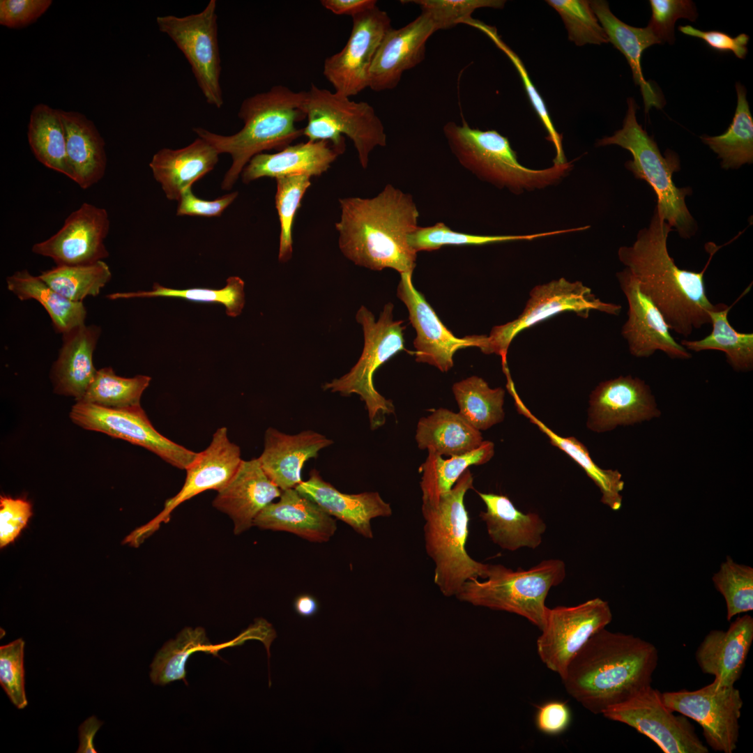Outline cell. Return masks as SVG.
I'll return each instance as SVG.
<instances>
[{
  "instance_id": "6da1fadb",
  "label": "cell",
  "mask_w": 753,
  "mask_h": 753,
  "mask_svg": "<svg viewBox=\"0 0 753 753\" xmlns=\"http://www.w3.org/2000/svg\"><path fill=\"white\" fill-rule=\"evenodd\" d=\"M672 227L655 208L647 227L637 234L630 246L618 251L620 261L638 282L640 291L662 315L669 330L687 337L696 329L710 324L703 275L714 254L722 246L709 243V259L701 272L680 269L667 249Z\"/></svg>"
},
{
  "instance_id": "7a4b0ae2",
  "label": "cell",
  "mask_w": 753,
  "mask_h": 753,
  "mask_svg": "<svg viewBox=\"0 0 753 753\" xmlns=\"http://www.w3.org/2000/svg\"><path fill=\"white\" fill-rule=\"evenodd\" d=\"M335 224L341 252L355 265L372 271L392 268L412 273L417 253L408 237L419 226V211L410 194L391 184L375 197L339 199Z\"/></svg>"
},
{
  "instance_id": "3957f363",
  "label": "cell",
  "mask_w": 753,
  "mask_h": 753,
  "mask_svg": "<svg viewBox=\"0 0 753 753\" xmlns=\"http://www.w3.org/2000/svg\"><path fill=\"white\" fill-rule=\"evenodd\" d=\"M658 653L651 643L604 628L592 635L562 678L567 692L594 714L651 685Z\"/></svg>"
},
{
  "instance_id": "277c9868",
  "label": "cell",
  "mask_w": 753,
  "mask_h": 753,
  "mask_svg": "<svg viewBox=\"0 0 753 753\" xmlns=\"http://www.w3.org/2000/svg\"><path fill=\"white\" fill-rule=\"evenodd\" d=\"M307 91H294L282 85L245 98L238 116L243 127L232 135L213 133L202 128H193L198 137L220 153L231 155L232 163L222 183L230 190L244 167L256 155L271 149L282 150L303 135L296 123L306 119Z\"/></svg>"
},
{
  "instance_id": "5b68a950",
  "label": "cell",
  "mask_w": 753,
  "mask_h": 753,
  "mask_svg": "<svg viewBox=\"0 0 753 753\" xmlns=\"http://www.w3.org/2000/svg\"><path fill=\"white\" fill-rule=\"evenodd\" d=\"M474 489L467 469L452 488L432 500H423V534L427 555L434 564V582L447 597L455 596L468 580L486 579L490 564L474 560L466 550L469 517L464 496Z\"/></svg>"
},
{
  "instance_id": "8992f818",
  "label": "cell",
  "mask_w": 753,
  "mask_h": 753,
  "mask_svg": "<svg viewBox=\"0 0 753 753\" xmlns=\"http://www.w3.org/2000/svg\"><path fill=\"white\" fill-rule=\"evenodd\" d=\"M449 147L462 167L482 181L515 194L558 183L572 167V162L533 169L521 165L508 139L496 130L471 128L449 121L443 126Z\"/></svg>"
},
{
  "instance_id": "52a82bcc",
  "label": "cell",
  "mask_w": 753,
  "mask_h": 753,
  "mask_svg": "<svg viewBox=\"0 0 753 753\" xmlns=\"http://www.w3.org/2000/svg\"><path fill=\"white\" fill-rule=\"evenodd\" d=\"M628 111L623 128L612 136L605 137L597 146L618 145L630 152L632 160L625 167L635 178L646 181L657 196L655 206L659 214L680 236L691 238L697 229V224L686 206L685 197L692 193L690 188H677L672 179L673 173L680 169L678 155L668 151L663 156L654 141L636 118L637 105L632 98L628 99Z\"/></svg>"
},
{
  "instance_id": "ba28073f",
  "label": "cell",
  "mask_w": 753,
  "mask_h": 753,
  "mask_svg": "<svg viewBox=\"0 0 753 753\" xmlns=\"http://www.w3.org/2000/svg\"><path fill=\"white\" fill-rule=\"evenodd\" d=\"M566 576L565 563L547 559L528 570H512L490 564L484 581H466L455 597L475 606L505 611L523 616L540 630L545 623V600L552 587Z\"/></svg>"
},
{
  "instance_id": "9c48e42d",
  "label": "cell",
  "mask_w": 753,
  "mask_h": 753,
  "mask_svg": "<svg viewBox=\"0 0 753 753\" xmlns=\"http://www.w3.org/2000/svg\"><path fill=\"white\" fill-rule=\"evenodd\" d=\"M393 305L386 303L376 320L374 314L364 305L356 314L364 335V346L360 357L349 372L334 379L322 386L324 390L338 393L343 396L357 394L365 402L370 427L376 429L386 423V416L395 413L393 402L382 396L374 385V374L383 364L404 348L402 321L393 319Z\"/></svg>"
},
{
  "instance_id": "30bf717a",
  "label": "cell",
  "mask_w": 753,
  "mask_h": 753,
  "mask_svg": "<svg viewBox=\"0 0 753 753\" xmlns=\"http://www.w3.org/2000/svg\"><path fill=\"white\" fill-rule=\"evenodd\" d=\"M305 112L303 135L307 141H328L344 153L345 135L352 140L364 169L371 152L386 145L384 126L368 102H356L312 84L307 91Z\"/></svg>"
},
{
  "instance_id": "8fae6325",
  "label": "cell",
  "mask_w": 753,
  "mask_h": 753,
  "mask_svg": "<svg viewBox=\"0 0 753 753\" xmlns=\"http://www.w3.org/2000/svg\"><path fill=\"white\" fill-rule=\"evenodd\" d=\"M621 305L602 301L581 282L561 277L533 287L522 314L512 321L492 328L479 348L486 354L495 353L507 363L506 356L512 340L522 330L554 315L572 312L587 318L591 310L618 315Z\"/></svg>"
},
{
  "instance_id": "7c38bea8",
  "label": "cell",
  "mask_w": 753,
  "mask_h": 753,
  "mask_svg": "<svg viewBox=\"0 0 753 753\" xmlns=\"http://www.w3.org/2000/svg\"><path fill=\"white\" fill-rule=\"evenodd\" d=\"M156 22L160 31L174 43L188 61L207 103L220 109L224 98L220 82L222 67L217 1L210 0L198 13L183 17L158 16Z\"/></svg>"
},
{
  "instance_id": "4fadbf2b",
  "label": "cell",
  "mask_w": 753,
  "mask_h": 753,
  "mask_svg": "<svg viewBox=\"0 0 753 753\" xmlns=\"http://www.w3.org/2000/svg\"><path fill=\"white\" fill-rule=\"evenodd\" d=\"M70 418L75 424L85 429L102 432L143 447L180 469L186 470L199 453L160 434L153 427L141 405L109 409L77 402L70 411Z\"/></svg>"
},
{
  "instance_id": "5bb4252c",
  "label": "cell",
  "mask_w": 753,
  "mask_h": 753,
  "mask_svg": "<svg viewBox=\"0 0 753 753\" xmlns=\"http://www.w3.org/2000/svg\"><path fill=\"white\" fill-rule=\"evenodd\" d=\"M662 698L673 712L697 722L708 745L715 751L731 753L736 749L743 699L734 685H722L714 680L694 691L682 689L663 692Z\"/></svg>"
},
{
  "instance_id": "9a60e30c",
  "label": "cell",
  "mask_w": 753,
  "mask_h": 753,
  "mask_svg": "<svg viewBox=\"0 0 753 753\" xmlns=\"http://www.w3.org/2000/svg\"><path fill=\"white\" fill-rule=\"evenodd\" d=\"M611 620L608 602L599 598L573 607H547L545 623L537 640L540 658L562 679L581 647Z\"/></svg>"
},
{
  "instance_id": "2e32d148",
  "label": "cell",
  "mask_w": 753,
  "mask_h": 753,
  "mask_svg": "<svg viewBox=\"0 0 753 753\" xmlns=\"http://www.w3.org/2000/svg\"><path fill=\"white\" fill-rule=\"evenodd\" d=\"M604 717L625 724L653 740L664 753H708V747L684 715H676L651 685L609 707Z\"/></svg>"
},
{
  "instance_id": "e0dca14e",
  "label": "cell",
  "mask_w": 753,
  "mask_h": 753,
  "mask_svg": "<svg viewBox=\"0 0 753 753\" xmlns=\"http://www.w3.org/2000/svg\"><path fill=\"white\" fill-rule=\"evenodd\" d=\"M353 26L344 47L326 58L323 74L335 92L350 98L369 86V71L374 55L391 29L388 13L377 6L352 17Z\"/></svg>"
},
{
  "instance_id": "ac0fdd59",
  "label": "cell",
  "mask_w": 753,
  "mask_h": 753,
  "mask_svg": "<svg viewBox=\"0 0 753 753\" xmlns=\"http://www.w3.org/2000/svg\"><path fill=\"white\" fill-rule=\"evenodd\" d=\"M242 461L240 448L230 441L227 429H218L210 445L198 453L185 470L186 478L181 490L165 501L162 510L153 519L131 533L126 542L138 546L162 524L169 522L172 512L179 505L205 491L221 490L234 476Z\"/></svg>"
},
{
  "instance_id": "d6986e66",
  "label": "cell",
  "mask_w": 753,
  "mask_h": 753,
  "mask_svg": "<svg viewBox=\"0 0 753 753\" xmlns=\"http://www.w3.org/2000/svg\"><path fill=\"white\" fill-rule=\"evenodd\" d=\"M397 296L406 305L409 319L416 332L413 340L416 361L446 372L452 368L453 356L459 349L480 347L485 335L455 337L441 322L425 297L414 287L412 273L400 274Z\"/></svg>"
},
{
  "instance_id": "ffe728a7",
  "label": "cell",
  "mask_w": 753,
  "mask_h": 753,
  "mask_svg": "<svg viewBox=\"0 0 753 753\" xmlns=\"http://www.w3.org/2000/svg\"><path fill=\"white\" fill-rule=\"evenodd\" d=\"M106 209L84 203L49 238L34 244L32 252L51 258L56 265L87 264L109 256L105 239L109 231Z\"/></svg>"
},
{
  "instance_id": "44dd1931",
  "label": "cell",
  "mask_w": 753,
  "mask_h": 753,
  "mask_svg": "<svg viewBox=\"0 0 753 753\" xmlns=\"http://www.w3.org/2000/svg\"><path fill=\"white\" fill-rule=\"evenodd\" d=\"M655 397L645 381L631 375L600 383L591 392L587 427L595 432L611 431L658 418Z\"/></svg>"
},
{
  "instance_id": "7402d4cb",
  "label": "cell",
  "mask_w": 753,
  "mask_h": 753,
  "mask_svg": "<svg viewBox=\"0 0 753 753\" xmlns=\"http://www.w3.org/2000/svg\"><path fill=\"white\" fill-rule=\"evenodd\" d=\"M616 277L628 303V319L621 335L630 353L636 358H648L660 351L671 359L690 358L692 353L672 337L662 315L640 291L630 272L624 268L616 273Z\"/></svg>"
},
{
  "instance_id": "603a6c76",
  "label": "cell",
  "mask_w": 753,
  "mask_h": 753,
  "mask_svg": "<svg viewBox=\"0 0 753 753\" xmlns=\"http://www.w3.org/2000/svg\"><path fill=\"white\" fill-rule=\"evenodd\" d=\"M436 31L431 17L423 12L404 26L390 29L371 64L368 87L376 92L397 87L403 73L425 59L427 41Z\"/></svg>"
},
{
  "instance_id": "cb8c5ba5",
  "label": "cell",
  "mask_w": 753,
  "mask_h": 753,
  "mask_svg": "<svg viewBox=\"0 0 753 753\" xmlns=\"http://www.w3.org/2000/svg\"><path fill=\"white\" fill-rule=\"evenodd\" d=\"M282 492L266 474L259 458L243 460L230 481L218 492L213 505L231 518L234 533L239 535L254 526L257 515Z\"/></svg>"
},
{
  "instance_id": "d4e9b609",
  "label": "cell",
  "mask_w": 753,
  "mask_h": 753,
  "mask_svg": "<svg viewBox=\"0 0 753 753\" xmlns=\"http://www.w3.org/2000/svg\"><path fill=\"white\" fill-rule=\"evenodd\" d=\"M259 460L266 474L282 491L295 488L302 480L304 463L317 458L319 452L333 441L313 430L287 434L269 427Z\"/></svg>"
},
{
  "instance_id": "484cf974",
  "label": "cell",
  "mask_w": 753,
  "mask_h": 753,
  "mask_svg": "<svg viewBox=\"0 0 753 753\" xmlns=\"http://www.w3.org/2000/svg\"><path fill=\"white\" fill-rule=\"evenodd\" d=\"M295 489L315 502L324 511L349 525L356 533L372 538L371 520L379 517H390L393 510L377 492L344 494L326 482L319 471L313 469L310 478Z\"/></svg>"
},
{
  "instance_id": "4316f807",
  "label": "cell",
  "mask_w": 753,
  "mask_h": 753,
  "mask_svg": "<svg viewBox=\"0 0 753 753\" xmlns=\"http://www.w3.org/2000/svg\"><path fill=\"white\" fill-rule=\"evenodd\" d=\"M752 641V617H738L727 631L714 630L706 635L696 651L697 662L720 685L733 686L743 673Z\"/></svg>"
},
{
  "instance_id": "83f0119b",
  "label": "cell",
  "mask_w": 753,
  "mask_h": 753,
  "mask_svg": "<svg viewBox=\"0 0 753 753\" xmlns=\"http://www.w3.org/2000/svg\"><path fill=\"white\" fill-rule=\"evenodd\" d=\"M279 498L263 509L254 526L289 532L314 542H327L335 534L337 524L332 516L295 488L282 491Z\"/></svg>"
},
{
  "instance_id": "f1b7e54d",
  "label": "cell",
  "mask_w": 753,
  "mask_h": 753,
  "mask_svg": "<svg viewBox=\"0 0 753 753\" xmlns=\"http://www.w3.org/2000/svg\"><path fill=\"white\" fill-rule=\"evenodd\" d=\"M342 153L328 141H307L289 145L275 153H261L244 167L242 181L248 183L264 177L277 178L298 174L319 176Z\"/></svg>"
},
{
  "instance_id": "f546056e",
  "label": "cell",
  "mask_w": 753,
  "mask_h": 753,
  "mask_svg": "<svg viewBox=\"0 0 753 753\" xmlns=\"http://www.w3.org/2000/svg\"><path fill=\"white\" fill-rule=\"evenodd\" d=\"M476 492L486 506L479 517L494 544L511 552L540 545L546 524L538 514L523 513L505 495Z\"/></svg>"
},
{
  "instance_id": "4dcf8cb0",
  "label": "cell",
  "mask_w": 753,
  "mask_h": 753,
  "mask_svg": "<svg viewBox=\"0 0 753 753\" xmlns=\"http://www.w3.org/2000/svg\"><path fill=\"white\" fill-rule=\"evenodd\" d=\"M219 154L211 144L198 137L184 148L159 150L149 167L167 198L178 201L185 190L213 169Z\"/></svg>"
},
{
  "instance_id": "1f68e13d",
  "label": "cell",
  "mask_w": 753,
  "mask_h": 753,
  "mask_svg": "<svg viewBox=\"0 0 753 753\" xmlns=\"http://www.w3.org/2000/svg\"><path fill=\"white\" fill-rule=\"evenodd\" d=\"M100 334L98 326L85 324L63 334V344L51 371L55 393L77 401L82 399L97 372L93 354Z\"/></svg>"
},
{
  "instance_id": "d6a6232c",
  "label": "cell",
  "mask_w": 753,
  "mask_h": 753,
  "mask_svg": "<svg viewBox=\"0 0 753 753\" xmlns=\"http://www.w3.org/2000/svg\"><path fill=\"white\" fill-rule=\"evenodd\" d=\"M63 123L68 165L81 188L88 189L105 175V141L93 122L83 114L60 109Z\"/></svg>"
},
{
  "instance_id": "836d02e7",
  "label": "cell",
  "mask_w": 753,
  "mask_h": 753,
  "mask_svg": "<svg viewBox=\"0 0 753 753\" xmlns=\"http://www.w3.org/2000/svg\"><path fill=\"white\" fill-rule=\"evenodd\" d=\"M590 3L609 42L625 56L630 65L633 80L639 86L643 96L645 112L647 114L653 107L661 109L662 100L655 88L645 79L641 66L643 52L660 41L648 26L634 27L616 17L606 1H590Z\"/></svg>"
},
{
  "instance_id": "e575fe53",
  "label": "cell",
  "mask_w": 753,
  "mask_h": 753,
  "mask_svg": "<svg viewBox=\"0 0 753 753\" xmlns=\"http://www.w3.org/2000/svg\"><path fill=\"white\" fill-rule=\"evenodd\" d=\"M507 388L512 396L519 413L528 418L536 425L549 439L555 447L565 452L586 472V475L599 488L601 502L613 510H618L622 505L621 492L624 488L621 473L617 470L604 469L598 466L591 459L586 447L573 436L563 437L556 434L545 424L536 418L524 405L516 392L510 376H507Z\"/></svg>"
},
{
  "instance_id": "d590c367",
  "label": "cell",
  "mask_w": 753,
  "mask_h": 753,
  "mask_svg": "<svg viewBox=\"0 0 753 753\" xmlns=\"http://www.w3.org/2000/svg\"><path fill=\"white\" fill-rule=\"evenodd\" d=\"M415 438L420 449L449 457L470 452L484 441L480 431L459 413L445 408L434 410L421 418Z\"/></svg>"
},
{
  "instance_id": "8d00e7d4",
  "label": "cell",
  "mask_w": 753,
  "mask_h": 753,
  "mask_svg": "<svg viewBox=\"0 0 753 753\" xmlns=\"http://www.w3.org/2000/svg\"><path fill=\"white\" fill-rule=\"evenodd\" d=\"M752 285V284H751ZM750 285L740 296L730 306L725 303L715 304L708 312L711 333L701 340H682L680 344L687 350L699 352L717 350L725 353L727 362L738 372H748L753 368V333H740L730 324L728 314L732 307L750 289Z\"/></svg>"
},
{
  "instance_id": "74e56055",
  "label": "cell",
  "mask_w": 753,
  "mask_h": 753,
  "mask_svg": "<svg viewBox=\"0 0 753 753\" xmlns=\"http://www.w3.org/2000/svg\"><path fill=\"white\" fill-rule=\"evenodd\" d=\"M6 284L8 289L20 300L33 299L39 302L49 314L56 332L63 335L85 324L86 310L83 302L67 299L27 270L8 276Z\"/></svg>"
},
{
  "instance_id": "f35d334b",
  "label": "cell",
  "mask_w": 753,
  "mask_h": 753,
  "mask_svg": "<svg viewBox=\"0 0 753 753\" xmlns=\"http://www.w3.org/2000/svg\"><path fill=\"white\" fill-rule=\"evenodd\" d=\"M27 137L34 156L41 164L73 181L60 109L43 103L36 105L30 114Z\"/></svg>"
},
{
  "instance_id": "ab89813d",
  "label": "cell",
  "mask_w": 753,
  "mask_h": 753,
  "mask_svg": "<svg viewBox=\"0 0 753 753\" xmlns=\"http://www.w3.org/2000/svg\"><path fill=\"white\" fill-rule=\"evenodd\" d=\"M227 645H213L202 627L184 628L157 652L151 664L150 678L155 685H165L175 680H185V664L195 652L202 651L214 655Z\"/></svg>"
},
{
  "instance_id": "60d3db41",
  "label": "cell",
  "mask_w": 753,
  "mask_h": 753,
  "mask_svg": "<svg viewBox=\"0 0 753 753\" xmlns=\"http://www.w3.org/2000/svg\"><path fill=\"white\" fill-rule=\"evenodd\" d=\"M494 455V444L490 441H483L477 448L448 459L428 451L425 461L419 468L422 474L420 482L422 500H432L450 491L469 466L484 464Z\"/></svg>"
},
{
  "instance_id": "b9f144b4",
  "label": "cell",
  "mask_w": 753,
  "mask_h": 753,
  "mask_svg": "<svg viewBox=\"0 0 753 753\" xmlns=\"http://www.w3.org/2000/svg\"><path fill=\"white\" fill-rule=\"evenodd\" d=\"M737 106L728 129L717 136H703L702 142L717 154L724 169L739 168L753 162V118L746 98V89L736 84Z\"/></svg>"
},
{
  "instance_id": "7bdbcfd3",
  "label": "cell",
  "mask_w": 753,
  "mask_h": 753,
  "mask_svg": "<svg viewBox=\"0 0 753 753\" xmlns=\"http://www.w3.org/2000/svg\"><path fill=\"white\" fill-rule=\"evenodd\" d=\"M452 390L458 413L476 429L487 430L503 420V388H491L482 378L471 376L455 383Z\"/></svg>"
},
{
  "instance_id": "ee69618b",
  "label": "cell",
  "mask_w": 753,
  "mask_h": 753,
  "mask_svg": "<svg viewBox=\"0 0 753 753\" xmlns=\"http://www.w3.org/2000/svg\"><path fill=\"white\" fill-rule=\"evenodd\" d=\"M39 277L67 299L82 302L96 296L112 277L109 266L103 260L80 265H56L43 271Z\"/></svg>"
},
{
  "instance_id": "f6af8a7d",
  "label": "cell",
  "mask_w": 753,
  "mask_h": 753,
  "mask_svg": "<svg viewBox=\"0 0 753 753\" xmlns=\"http://www.w3.org/2000/svg\"><path fill=\"white\" fill-rule=\"evenodd\" d=\"M572 231L571 228L524 235H477L456 231L443 222H437L432 226L418 227L409 234L408 243L417 253L436 250L447 245H482L508 241H532Z\"/></svg>"
},
{
  "instance_id": "bcb514c9",
  "label": "cell",
  "mask_w": 753,
  "mask_h": 753,
  "mask_svg": "<svg viewBox=\"0 0 753 753\" xmlns=\"http://www.w3.org/2000/svg\"><path fill=\"white\" fill-rule=\"evenodd\" d=\"M151 377L137 375L132 378L117 376L110 367L97 370L82 399L77 402L94 404L109 409H123L140 405V399L149 386Z\"/></svg>"
},
{
  "instance_id": "7dc6e473",
  "label": "cell",
  "mask_w": 753,
  "mask_h": 753,
  "mask_svg": "<svg viewBox=\"0 0 753 753\" xmlns=\"http://www.w3.org/2000/svg\"><path fill=\"white\" fill-rule=\"evenodd\" d=\"M245 283L237 276L227 278L225 287L220 289L209 288H191L187 289H174L167 288L158 283H154L151 291L134 292H119L108 294L111 300L132 298L174 297L181 298L190 301L201 303H217L225 305L229 317H236L241 312L245 305Z\"/></svg>"
},
{
  "instance_id": "c3c4849f",
  "label": "cell",
  "mask_w": 753,
  "mask_h": 753,
  "mask_svg": "<svg viewBox=\"0 0 753 753\" xmlns=\"http://www.w3.org/2000/svg\"><path fill=\"white\" fill-rule=\"evenodd\" d=\"M311 176L298 174L275 178V207L280 223L278 260L287 262L293 252L292 228L302 199L311 185Z\"/></svg>"
},
{
  "instance_id": "681fc988",
  "label": "cell",
  "mask_w": 753,
  "mask_h": 753,
  "mask_svg": "<svg viewBox=\"0 0 753 753\" xmlns=\"http://www.w3.org/2000/svg\"><path fill=\"white\" fill-rule=\"evenodd\" d=\"M716 590L724 597L727 619L753 610V568L738 564L727 556L718 572L713 576Z\"/></svg>"
},
{
  "instance_id": "f907efd6",
  "label": "cell",
  "mask_w": 753,
  "mask_h": 753,
  "mask_svg": "<svg viewBox=\"0 0 753 753\" xmlns=\"http://www.w3.org/2000/svg\"><path fill=\"white\" fill-rule=\"evenodd\" d=\"M546 2L559 14L568 31V39L577 46L609 42L590 1L548 0Z\"/></svg>"
},
{
  "instance_id": "816d5d0a",
  "label": "cell",
  "mask_w": 753,
  "mask_h": 753,
  "mask_svg": "<svg viewBox=\"0 0 753 753\" xmlns=\"http://www.w3.org/2000/svg\"><path fill=\"white\" fill-rule=\"evenodd\" d=\"M473 26L485 32L510 59L522 80L531 104L548 133L547 139L552 142L554 146L556 155L553 160L554 165H559L566 163L567 160L562 145V135L556 130L545 102L530 79L522 61L513 50L503 42L494 27L476 20L473 22Z\"/></svg>"
},
{
  "instance_id": "f5cc1de1",
  "label": "cell",
  "mask_w": 753,
  "mask_h": 753,
  "mask_svg": "<svg viewBox=\"0 0 753 753\" xmlns=\"http://www.w3.org/2000/svg\"><path fill=\"white\" fill-rule=\"evenodd\" d=\"M418 5L422 12L432 20L436 30L450 29L471 19V14L481 8H503V0H411L402 1Z\"/></svg>"
},
{
  "instance_id": "db71d44e",
  "label": "cell",
  "mask_w": 753,
  "mask_h": 753,
  "mask_svg": "<svg viewBox=\"0 0 753 753\" xmlns=\"http://www.w3.org/2000/svg\"><path fill=\"white\" fill-rule=\"evenodd\" d=\"M24 644L19 638L0 647V685L18 709L28 704L24 687Z\"/></svg>"
},
{
  "instance_id": "11a10c76",
  "label": "cell",
  "mask_w": 753,
  "mask_h": 753,
  "mask_svg": "<svg viewBox=\"0 0 753 753\" xmlns=\"http://www.w3.org/2000/svg\"><path fill=\"white\" fill-rule=\"evenodd\" d=\"M651 17L648 27L660 43L674 42V25L683 18L694 22L698 16L694 3L690 0H651Z\"/></svg>"
},
{
  "instance_id": "9f6ffc18",
  "label": "cell",
  "mask_w": 753,
  "mask_h": 753,
  "mask_svg": "<svg viewBox=\"0 0 753 753\" xmlns=\"http://www.w3.org/2000/svg\"><path fill=\"white\" fill-rule=\"evenodd\" d=\"M31 505L24 499L1 496L0 546L12 542L31 516Z\"/></svg>"
},
{
  "instance_id": "6f0895ef",
  "label": "cell",
  "mask_w": 753,
  "mask_h": 753,
  "mask_svg": "<svg viewBox=\"0 0 753 753\" xmlns=\"http://www.w3.org/2000/svg\"><path fill=\"white\" fill-rule=\"evenodd\" d=\"M51 0H1L0 24L11 29L36 22L51 6Z\"/></svg>"
},
{
  "instance_id": "680465c9",
  "label": "cell",
  "mask_w": 753,
  "mask_h": 753,
  "mask_svg": "<svg viewBox=\"0 0 753 753\" xmlns=\"http://www.w3.org/2000/svg\"><path fill=\"white\" fill-rule=\"evenodd\" d=\"M191 188L185 190L178 200L177 215L220 216L238 195V192H234L215 200H205L197 197Z\"/></svg>"
},
{
  "instance_id": "91938a15",
  "label": "cell",
  "mask_w": 753,
  "mask_h": 753,
  "mask_svg": "<svg viewBox=\"0 0 753 753\" xmlns=\"http://www.w3.org/2000/svg\"><path fill=\"white\" fill-rule=\"evenodd\" d=\"M684 34L702 39L711 48L720 52H731L738 59H744L747 53L749 36L740 33L736 37L719 31H702L692 26L678 27Z\"/></svg>"
},
{
  "instance_id": "94428289",
  "label": "cell",
  "mask_w": 753,
  "mask_h": 753,
  "mask_svg": "<svg viewBox=\"0 0 753 753\" xmlns=\"http://www.w3.org/2000/svg\"><path fill=\"white\" fill-rule=\"evenodd\" d=\"M568 706L561 701H550L542 705L535 716L537 728L548 735H557L565 731L571 722Z\"/></svg>"
},
{
  "instance_id": "6125c7cd",
  "label": "cell",
  "mask_w": 753,
  "mask_h": 753,
  "mask_svg": "<svg viewBox=\"0 0 753 753\" xmlns=\"http://www.w3.org/2000/svg\"><path fill=\"white\" fill-rule=\"evenodd\" d=\"M320 2L322 6L335 15L351 17L376 6L375 0H321Z\"/></svg>"
},
{
  "instance_id": "be15d7a7",
  "label": "cell",
  "mask_w": 753,
  "mask_h": 753,
  "mask_svg": "<svg viewBox=\"0 0 753 753\" xmlns=\"http://www.w3.org/2000/svg\"><path fill=\"white\" fill-rule=\"evenodd\" d=\"M103 722L98 720L94 715L86 719L79 727V745L77 753H96L93 738L102 725Z\"/></svg>"
},
{
  "instance_id": "e7e4bbea",
  "label": "cell",
  "mask_w": 753,
  "mask_h": 753,
  "mask_svg": "<svg viewBox=\"0 0 753 753\" xmlns=\"http://www.w3.org/2000/svg\"><path fill=\"white\" fill-rule=\"evenodd\" d=\"M293 607L296 613L303 618L314 616L319 609L317 600L310 594L297 596L294 601Z\"/></svg>"
}]
</instances>
